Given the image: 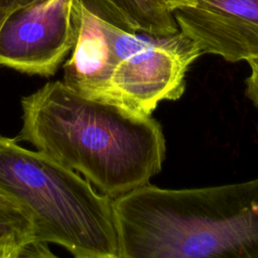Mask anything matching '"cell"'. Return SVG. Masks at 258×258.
Instances as JSON below:
<instances>
[{"mask_svg":"<svg viewBox=\"0 0 258 258\" xmlns=\"http://www.w3.org/2000/svg\"><path fill=\"white\" fill-rule=\"evenodd\" d=\"M115 63L104 21L81 3V25L71 57L62 67V82L84 96L107 102Z\"/></svg>","mask_w":258,"mask_h":258,"instance_id":"7","label":"cell"},{"mask_svg":"<svg viewBox=\"0 0 258 258\" xmlns=\"http://www.w3.org/2000/svg\"><path fill=\"white\" fill-rule=\"evenodd\" d=\"M0 191L31 216L33 241L77 258H120L113 199L75 170L0 134Z\"/></svg>","mask_w":258,"mask_h":258,"instance_id":"3","label":"cell"},{"mask_svg":"<svg viewBox=\"0 0 258 258\" xmlns=\"http://www.w3.org/2000/svg\"><path fill=\"white\" fill-rule=\"evenodd\" d=\"M104 21V20H103ZM116 59L107 102L150 116L161 101L179 99L185 74L203 52L182 32L151 36L104 21Z\"/></svg>","mask_w":258,"mask_h":258,"instance_id":"4","label":"cell"},{"mask_svg":"<svg viewBox=\"0 0 258 258\" xmlns=\"http://www.w3.org/2000/svg\"><path fill=\"white\" fill-rule=\"evenodd\" d=\"M21 108L16 140L81 172L111 199L147 184L161 169L165 138L151 115L89 98L62 81L23 97Z\"/></svg>","mask_w":258,"mask_h":258,"instance_id":"1","label":"cell"},{"mask_svg":"<svg viewBox=\"0 0 258 258\" xmlns=\"http://www.w3.org/2000/svg\"><path fill=\"white\" fill-rule=\"evenodd\" d=\"M161 1L167 6L168 9H170L173 12L178 8L195 5L198 0H161Z\"/></svg>","mask_w":258,"mask_h":258,"instance_id":"12","label":"cell"},{"mask_svg":"<svg viewBox=\"0 0 258 258\" xmlns=\"http://www.w3.org/2000/svg\"><path fill=\"white\" fill-rule=\"evenodd\" d=\"M251 73L246 80V95L258 110V59L248 60Z\"/></svg>","mask_w":258,"mask_h":258,"instance_id":"10","label":"cell"},{"mask_svg":"<svg viewBox=\"0 0 258 258\" xmlns=\"http://www.w3.org/2000/svg\"><path fill=\"white\" fill-rule=\"evenodd\" d=\"M80 0H34L13 11L0 28V66L53 76L75 46Z\"/></svg>","mask_w":258,"mask_h":258,"instance_id":"5","label":"cell"},{"mask_svg":"<svg viewBox=\"0 0 258 258\" xmlns=\"http://www.w3.org/2000/svg\"><path fill=\"white\" fill-rule=\"evenodd\" d=\"M33 241L30 214L14 199L0 191V258L21 257Z\"/></svg>","mask_w":258,"mask_h":258,"instance_id":"9","label":"cell"},{"mask_svg":"<svg viewBox=\"0 0 258 258\" xmlns=\"http://www.w3.org/2000/svg\"><path fill=\"white\" fill-rule=\"evenodd\" d=\"M100 19L123 30L151 36L179 31L173 12L161 0H80Z\"/></svg>","mask_w":258,"mask_h":258,"instance_id":"8","label":"cell"},{"mask_svg":"<svg viewBox=\"0 0 258 258\" xmlns=\"http://www.w3.org/2000/svg\"><path fill=\"white\" fill-rule=\"evenodd\" d=\"M34 0H0V28L5 19L16 9L25 6Z\"/></svg>","mask_w":258,"mask_h":258,"instance_id":"11","label":"cell"},{"mask_svg":"<svg viewBox=\"0 0 258 258\" xmlns=\"http://www.w3.org/2000/svg\"><path fill=\"white\" fill-rule=\"evenodd\" d=\"M120 258H258V177L113 199Z\"/></svg>","mask_w":258,"mask_h":258,"instance_id":"2","label":"cell"},{"mask_svg":"<svg viewBox=\"0 0 258 258\" xmlns=\"http://www.w3.org/2000/svg\"><path fill=\"white\" fill-rule=\"evenodd\" d=\"M173 15L203 53L230 62L258 59V0H198Z\"/></svg>","mask_w":258,"mask_h":258,"instance_id":"6","label":"cell"}]
</instances>
